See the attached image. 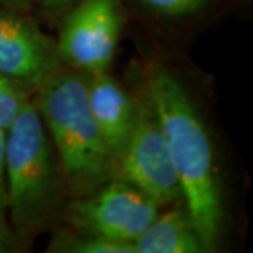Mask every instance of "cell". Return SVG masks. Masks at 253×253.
Wrapping results in <instances>:
<instances>
[{
    "instance_id": "6da1fadb",
    "label": "cell",
    "mask_w": 253,
    "mask_h": 253,
    "mask_svg": "<svg viewBox=\"0 0 253 253\" xmlns=\"http://www.w3.org/2000/svg\"><path fill=\"white\" fill-rule=\"evenodd\" d=\"M146 93L169 146L187 214L206 252H212L221 238L224 206L210 134L176 75L155 69Z\"/></svg>"
},
{
    "instance_id": "7a4b0ae2",
    "label": "cell",
    "mask_w": 253,
    "mask_h": 253,
    "mask_svg": "<svg viewBox=\"0 0 253 253\" xmlns=\"http://www.w3.org/2000/svg\"><path fill=\"white\" fill-rule=\"evenodd\" d=\"M87 75L58 68L37 87L34 106L52 141L66 194L87 196L114 179L110 152L87 101Z\"/></svg>"
},
{
    "instance_id": "3957f363",
    "label": "cell",
    "mask_w": 253,
    "mask_h": 253,
    "mask_svg": "<svg viewBox=\"0 0 253 253\" xmlns=\"http://www.w3.org/2000/svg\"><path fill=\"white\" fill-rule=\"evenodd\" d=\"M6 189L11 221L24 234L44 228L66 194L59 159L31 101L6 131Z\"/></svg>"
},
{
    "instance_id": "277c9868",
    "label": "cell",
    "mask_w": 253,
    "mask_h": 253,
    "mask_svg": "<svg viewBox=\"0 0 253 253\" xmlns=\"http://www.w3.org/2000/svg\"><path fill=\"white\" fill-rule=\"evenodd\" d=\"M159 212V206L132 184L111 179L65 208L72 231L116 242L134 244Z\"/></svg>"
},
{
    "instance_id": "5b68a950",
    "label": "cell",
    "mask_w": 253,
    "mask_h": 253,
    "mask_svg": "<svg viewBox=\"0 0 253 253\" xmlns=\"http://www.w3.org/2000/svg\"><path fill=\"white\" fill-rule=\"evenodd\" d=\"M141 190L159 207L181 199L169 146L149 106L138 110L135 124L116 159V174Z\"/></svg>"
},
{
    "instance_id": "8992f818",
    "label": "cell",
    "mask_w": 253,
    "mask_h": 253,
    "mask_svg": "<svg viewBox=\"0 0 253 253\" xmlns=\"http://www.w3.org/2000/svg\"><path fill=\"white\" fill-rule=\"evenodd\" d=\"M123 23L118 0H81L63 21L56 44L59 59L87 76L107 72Z\"/></svg>"
},
{
    "instance_id": "52a82bcc",
    "label": "cell",
    "mask_w": 253,
    "mask_h": 253,
    "mask_svg": "<svg viewBox=\"0 0 253 253\" xmlns=\"http://www.w3.org/2000/svg\"><path fill=\"white\" fill-rule=\"evenodd\" d=\"M61 66L54 44L24 18L0 11V73L37 89Z\"/></svg>"
},
{
    "instance_id": "ba28073f",
    "label": "cell",
    "mask_w": 253,
    "mask_h": 253,
    "mask_svg": "<svg viewBox=\"0 0 253 253\" xmlns=\"http://www.w3.org/2000/svg\"><path fill=\"white\" fill-rule=\"evenodd\" d=\"M87 101L103 139L117 159L135 124V104L107 72L87 78Z\"/></svg>"
},
{
    "instance_id": "9c48e42d",
    "label": "cell",
    "mask_w": 253,
    "mask_h": 253,
    "mask_svg": "<svg viewBox=\"0 0 253 253\" xmlns=\"http://www.w3.org/2000/svg\"><path fill=\"white\" fill-rule=\"evenodd\" d=\"M136 253L206 252L187 210L174 207L156 214L134 242Z\"/></svg>"
},
{
    "instance_id": "30bf717a",
    "label": "cell",
    "mask_w": 253,
    "mask_h": 253,
    "mask_svg": "<svg viewBox=\"0 0 253 253\" xmlns=\"http://www.w3.org/2000/svg\"><path fill=\"white\" fill-rule=\"evenodd\" d=\"M48 252L68 253H136L134 244L116 242L99 236L66 231L54 236Z\"/></svg>"
},
{
    "instance_id": "8fae6325",
    "label": "cell",
    "mask_w": 253,
    "mask_h": 253,
    "mask_svg": "<svg viewBox=\"0 0 253 253\" xmlns=\"http://www.w3.org/2000/svg\"><path fill=\"white\" fill-rule=\"evenodd\" d=\"M27 89L26 84L0 73V128L7 131L30 101Z\"/></svg>"
},
{
    "instance_id": "7c38bea8",
    "label": "cell",
    "mask_w": 253,
    "mask_h": 253,
    "mask_svg": "<svg viewBox=\"0 0 253 253\" xmlns=\"http://www.w3.org/2000/svg\"><path fill=\"white\" fill-rule=\"evenodd\" d=\"M145 7L168 17H181L203 9L210 0H138Z\"/></svg>"
},
{
    "instance_id": "4fadbf2b",
    "label": "cell",
    "mask_w": 253,
    "mask_h": 253,
    "mask_svg": "<svg viewBox=\"0 0 253 253\" xmlns=\"http://www.w3.org/2000/svg\"><path fill=\"white\" fill-rule=\"evenodd\" d=\"M7 210V189H6V129L0 128V218Z\"/></svg>"
},
{
    "instance_id": "5bb4252c",
    "label": "cell",
    "mask_w": 253,
    "mask_h": 253,
    "mask_svg": "<svg viewBox=\"0 0 253 253\" xmlns=\"http://www.w3.org/2000/svg\"><path fill=\"white\" fill-rule=\"evenodd\" d=\"M11 249H13V238H11L9 228L0 218V253L9 252Z\"/></svg>"
},
{
    "instance_id": "9a60e30c",
    "label": "cell",
    "mask_w": 253,
    "mask_h": 253,
    "mask_svg": "<svg viewBox=\"0 0 253 253\" xmlns=\"http://www.w3.org/2000/svg\"><path fill=\"white\" fill-rule=\"evenodd\" d=\"M76 1H81V0H40L42 9L46 11H59V10L72 6Z\"/></svg>"
},
{
    "instance_id": "2e32d148",
    "label": "cell",
    "mask_w": 253,
    "mask_h": 253,
    "mask_svg": "<svg viewBox=\"0 0 253 253\" xmlns=\"http://www.w3.org/2000/svg\"><path fill=\"white\" fill-rule=\"evenodd\" d=\"M9 1L13 3L14 6H17V7H26L31 0H9Z\"/></svg>"
}]
</instances>
